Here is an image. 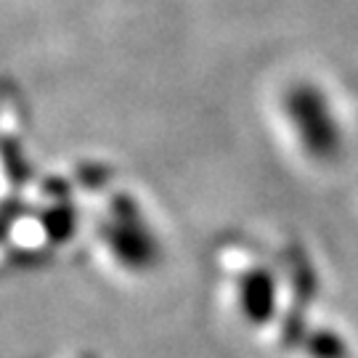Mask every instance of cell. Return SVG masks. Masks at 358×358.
I'll use <instances>...</instances> for the list:
<instances>
[{"label":"cell","mask_w":358,"mask_h":358,"mask_svg":"<svg viewBox=\"0 0 358 358\" xmlns=\"http://www.w3.org/2000/svg\"><path fill=\"white\" fill-rule=\"evenodd\" d=\"M287 115L306 152L316 159H329L340 152V130L334 122L329 103L316 88L297 85L287 93Z\"/></svg>","instance_id":"cell-1"}]
</instances>
